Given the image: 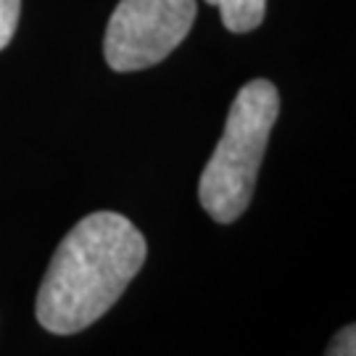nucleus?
Instances as JSON below:
<instances>
[{
  "instance_id": "obj_1",
  "label": "nucleus",
  "mask_w": 356,
  "mask_h": 356,
  "mask_svg": "<svg viewBox=\"0 0 356 356\" xmlns=\"http://www.w3.org/2000/svg\"><path fill=\"white\" fill-rule=\"evenodd\" d=\"M148 243L127 216L95 211L66 232L38 291L45 330L74 335L111 309L145 264Z\"/></svg>"
},
{
  "instance_id": "obj_2",
  "label": "nucleus",
  "mask_w": 356,
  "mask_h": 356,
  "mask_svg": "<svg viewBox=\"0 0 356 356\" xmlns=\"http://www.w3.org/2000/svg\"><path fill=\"white\" fill-rule=\"evenodd\" d=\"M277 114L280 92L269 79H251L229 106L225 132L198 182V201L219 225L241 219L251 204Z\"/></svg>"
},
{
  "instance_id": "obj_3",
  "label": "nucleus",
  "mask_w": 356,
  "mask_h": 356,
  "mask_svg": "<svg viewBox=\"0 0 356 356\" xmlns=\"http://www.w3.org/2000/svg\"><path fill=\"white\" fill-rule=\"evenodd\" d=\"M195 11V0H119L103 38L106 64L140 72L164 61L188 38Z\"/></svg>"
},
{
  "instance_id": "obj_4",
  "label": "nucleus",
  "mask_w": 356,
  "mask_h": 356,
  "mask_svg": "<svg viewBox=\"0 0 356 356\" xmlns=\"http://www.w3.org/2000/svg\"><path fill=\"white\" fill-rule=\"evenodd\" d=\"M206 3L219 8L225 26L235 35L256 29L267 13V0H206Z\"/></svg>"
},
{
  "instance_id": "obj_5",
  "label": "nucleus",
  "mask_w": 356,
  "mask_h": 356,
  "mask_svg": "<svg viewBox=\"0 0 356 356\" xmlns=\"http://www.w3.org/2000/svg\"><path fill=\"white\" fill-rule=\"evenodd\" d=\"M22 13V0H0V51L13 40Z\"/></svg>"
},
{
  "instance_id": "obj_6",
  "label": "nucleus",
  "mask_w": 356,
  "mask_h": 356,
  "mask_svg": "<svg viewBox=\"0 0 356 356\" xmlns=\"http://www.w3.org/2000/svg\"><path fill=\"white\" fill-rule=\"evenodd\" d=\"M325 356H356V327L346 325L343 330L335 332L330 348Z\"/></svg>"
}]
</instances>
